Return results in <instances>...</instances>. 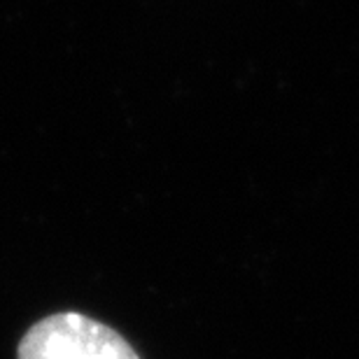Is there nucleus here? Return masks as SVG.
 Wrapping results in <instances>:
<instances>
[{"label":"nucleus","instance_id":"nucleus-1","mask_svg":"<svg viewBox=\"0 0 359 359\" xmlns=\"http://www.w3.org/2000/svg\"><path fill=\"white\" fill-rule=\"evenodd\" d=\"M17 359H140V355L110 325L63 311L31 325L17 346Z\"/></svg>","mask_w":359,"mask_h":359}]
</instances>
